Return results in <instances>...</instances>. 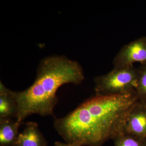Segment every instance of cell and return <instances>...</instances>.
Here are the masks:
<instances>
[{
    "label": "cell",
    "instance_id": "cell-1",
    "mask_svg": "<svg viewBox=\"0 0 146 146\" xmlns=\"http://www.w3.org/2000/svg\"><path fill=\"white\" fill-rule=\"evenodd\" d=\"M138 100L136 91L96 95L65 117L56 118L54 127L67 143L101 146L123 130L128 114Z\"/></svg>",
    "mask_w": 146,
    "mask_h": 146
},
{
    "label": "cell",
    "instance_id": "cell-10",
    "mask_svg": "<svg viewBox=\"0 0 146 146\" xmlns=\"http://www.w3.org/2000/svg\"><path fill=\"white\" fill-rule=\"evenodd\" d=\"M138 83L136 92L138 99L146 102V64L138 68Z\"/></svg>",
    "mask_w": 146,
    "mask_h": 146
},
{
    "label": "cell",
    "instance_id": "cell-6",
    "mask_svg": "<svg viewBox=\"0 0 146 146\" xmlns=\"http://www.w3.org/2000/svg\"><path fill=\"white\" fill-rule=\"evenodd\" d=\"M12 146H47V143L39 130L38 124L28 122L25 129L19 133Z\"/></svg>",
    "mask_w": 146,
    "mask_h": 146
},
{
    "label": "cell",
    "instance_id": "cell-4",
    "mask_svg": "<svg viewBox=\"0 0 146 146\" xmlns=\"http://www.w3.org/2000/svg\"><path fill=\"white\" fill-rule=\"evenodd\" d=\"M136 62L146 64V37L142 36L124 45L113 60L114 68H127Z\"/></svg>",
    "mask_w": 146,
    "mask_h": 146
},
{
    "label": "cell",
    "instance_id": "cell-5",
    "mask_svg": "<svg viewBox=\"0 0 146 146\" xmlns=\"http://www.w3.org/2000/svg\"><path fill=\"white\" fill-rule=\"evenodd\" d=\"M123 131L146 139V102L138 100L133 104L127 117Z\"/></svg>",
    "mask_w": 146,
    "mask_h": 146
},
{
    "label": "cell",
    "instance_id": "cell-11",
    "mask_svg": "<svg viewBox=\"0 0 146 146\" xmlns=\"http://www.w3.org/2000/svg\"><path fill=\"white\" fill-rule=\"evenodd\" d=\"M54 146H76L74 145H71L68 143H62L60 142H56L54 143Z\"/></svg>",
    "mask_w": 146,
    "mask_h": 146
},
{
    "label": "cell",
    "instance_id": "cell-7",
    "mask_svg": "<svg viewBox=\"0 0 146 146\" xmlns=\"http://www.w3.org/2000/svg\"><path fill=\"white\" fill-rule=\"evenodd\" d=\"M17 103L14 91L0 83V119L16 117Z\"/></svg>",
    "mask_w": 146,
    "mask_h": 146
},
{
    "label": "cell",
    "instance_id": "cell-9",
    "mask_svg": "<svg viewBox=\"0 0 146 146\" xmlns=\"http://www.w3.org/2000/svg\"><path fill=\"white\" fill-rule=\"evenodd\" d=\"M115 146H146V139L123 131L114 139Z\"/></svg>",
    "mask_w": 146,
    "mask_h": 146
},
{
    "label": "cell",
    "instance_id": "cell-8",
    "mask_svg": "<svg viewBox=\"0 0 146 146\" xmlns=\"http://www.w3.org/2000/svg\"><path fill=\"white\" fill-rule=\"evenodd\" d=\"M21 123L11 118L0 119V145L12 146L18 137Z\"/></svg>",
    "mask_w": 146,
    "mask_h": 146
},
{
    "label": "cell",
    "instance_id": "cell-2",
    "mask_svg": "<svg viewBox=\"0 0 146 146\" xmlns=\"http://www.w3.org/2000/svg\"><path fill=\"white\" fill-rule=\"evenodd\" d=\"M84 78L82 68L77 61L63 56L46 58L40 64L34 83L23 91H14L16 121L22 123L33 114L52 115L58 102L56 94L59 87L65 84H80Z\"/></svg>",
    "mask_w": 146,
    "mask_h": 146
},
{
    "label": "cell",
    "instance_id": "cell-3",
    "mask_svg": "<svg viewBox=\"0 0 146 146\" xmlns=\"http://www.w3.org/2000/svg\"><path fill=\"white\" fill-rule=\"evenodd\" d=\"M138 68H114L94 79L96 95L102 96L127 94L136 91L138 83Z\"/></svg>",
    "mask_w": 146,
    "mask_h": 146
}]
</instances>
